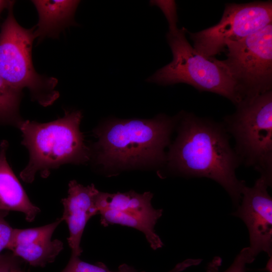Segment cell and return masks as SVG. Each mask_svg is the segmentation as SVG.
<instances>
[{
	"label": "cell",
	"mask_w": 272,
	"mask_h": 272,
	"mask_svg": "<svg viewBox=\"0 0 272 272\" xmlns=\"http://www.w3.org/2000/svg\"><path fill=\"white\" fill-rule=\"evenodd\" d=\"M178 118V135L166 156L168 166L186 176L216 181L238 206L245 183L236 177L240 161L224 126L192 113L182 112Z\"/></svg>",
	"instance_id": "obj_1"
},
{
	"label": "cell",
	"mask_w": 272,
	"mask_h": 272,
	"mask_svg": "<svg viewBox=\"0 0 272 272\" xmlns=\"http://www.w3.org/2000/svg\"><path fill=\"white\" fill-rule=\"evenodd\" d=\"M177 117L113 120L96 129L98 162L105 167L127 168L162 163Z\"/></svg>",
	"instance_id": "obj_2"
},
{
	"label": "cell",
	"mask_w": 272,
	"mask_h": 272,
	"mask_svg": "<svg viewBox=\"0 0 272 272\" xmlns=\"http://www.w3.org/2000/svg\"><path fill=\"white\" fill-rule=\"evenodd\" d=\"M160 2L158 6L168 23L166 38L173 58L146 81L164 86L187 84L198 91L222 96L237 105L241 100L235 83L221 60L207 57L196 50L186 37L187 30L177 27L175 3Z\"/></svg>",
	"instance_id": "obj_3"
},
{
	"label": "cell",
	"mask_w": 272,
	"mask_h": 272,
	"mask_svg": "<svg viewBox=\"0 0 272 272\" xmlns=\"http://www.w3.org/2000/svg\"><path fill=\"white\" fill-rule=\"evenodd\" d=\"M80 111H67L64 115L47 123L21 121L22 144L28 149L29 161L20 178L31 183L36 174L47 177L50 171L66 163L80 164L89 160V152L80 130Z\"/></svg>",
	"instance_id": "obj_4"
},
{
	"label": "cell",
	"mask_w": 272,
	"mask_h": 272,
	"mask_svg": "<svg viewBox=\"0 0 272 272\" xmlns=\"http://www.w3.org/2000/svg\"><path fill=\"white\" fill-rule=\"evenodd\" d=\"M12 1L0 30V76L13 88L28 89L32 99L41 105H50L58 98L57 80L38 74L32 59L35 26L28 29L16 21Z\"/></svg>",
	"instance_id": "obj_5"
},
{
	"label": "cell",
	"mask_w": 272,
	"mask_h": 272,
	"mask_svg": "<svg viewBox=\"0 0 272 272\" xmlns=\"http://www.w3.org/2000/svg\"><path fill=\"white\" fill-rule=\"evenodd\" d=\"M224 125L235 141L240 162L272 180V91L241 101Z\"/></svg>",
	"instance_id": "obj_6"
},
{
	"label": "cell",
	"mask_w": 272,
	"mask_h": 272,
	"mask_svg": "<svg viewBox=\"0 0 272 272\" xmlns=\"http://www.w3.org/2000/svg\"><path fill=\"white\" fill-rule=\"evenodd\" d=\"M226 49V59L221 61L235 83L240 102L271 91L272 23Z\"/></svg>",
	"instance_id": "obj_7"
},
{
	"label": "cell",
	"mask_w": 272,
	"mask_h": 272,
	"mask_svg": "<svg viewBox=\"0 0 272 272\" xmlns=\"http://www.w3.org/2000/svg\"><path fill=\"white\" fill-rule=\"evenodd\" d=\"M271 22V1L228 4L216 25L188 33L196 50L207 57H213L226 50L228 44L245 38Z\"/></svg>",
	"instance_id": "obj_8"
},
{
	"label": "cell",
	"mask_w": 272,
	"mask_h": 272,
	"mask_svg": "<svg viewBox=\"0 0 272 272\" xmlns=\"http://www.w3.org/2000/svg\"><path fill=\"white\" fill-rule=\"evenodd\" d=\"M153 196L150 192L140 194L132 190L116 193L100 192L101 224L104 227L117 224L133 228L144 234L153 249L161 248L163 243L154 227L163 210L153 207Z\"/></svg>",
	"instance_id": "obj_9"
},
{
	"label": "cell",
	"mask_w": 272,
	"mask_h": 272,
	"mask_svg": "<svg viewBox=\"0 0 272 272\" xmlns=\"http://www.w3.org/2000/svg\"><path fill=\"white\" fill-rule=\"evenodd\" d=\"M271 181L260 175L254 185H244L241 191L242 202L233 214L246 224L249 234L250 254L254 258L260 252L272 253V198L267 187Z\"/></svg>",
	"instance_id": "obj_10"
},
{
	"label": "cell",
	"mask_w": 272,
	"mask_h": 272,
	"mask_svg": "<svg viewBox=\"0 0 272 272\" xmlns=\"http://www.w3.org/2000/svg\"><path fill=\"white\" fill-rule=\"evenodd\" d=\"M61 218L45 226L25 229H14L8 248L12 254L33 266L43 267L52 262L63 248V242L52 240Z\"/></svg>",
	"instance_id": "obj_11"
},
{
	"label": "cell",
	"mask_w": 272,
	"mask_h": 272,
	"mask_svg": "<svg viewBox=\"0 0 272 272\" xmlns=\"http://www.w3.org/2000/svg\"><path fill=\"white\" fill-rule=\"evenodd\" d=\"M100 192L93 184L84 186L76 180L69 184L68 195L61 200L64 210L61 219L68 226L67 240L72 255L80 256L83 252L81 238L88 221L99 214Z\"/></svg>",
	"instance_id": "obj_12"
},
{
	"label": "cell",
	"mask_w": 272,
	"mask_h": 272,
	"mask_svg": "<svg viewBox=\"0 0 272 272\" xmlns=\"http://www.w3.org/2000/svg\"><path fill=\"white\" fill-rule=\"evenodd\" d=\"M8 143L0 144V212L17 211L24 214L28 222H32L40 209L29 199L7 159Z\"/></svg>",
	"instance_id": "obj_13"
},
{
	"label": "cell",
	"mask_w": 272,
	"mask_h": 272,
	"mask_svg": "<svg viewBox=\"0 0 272 272\" xmlns=\"http://www.w3.org/2000/svg\"><path fill=\"white\" fill-rule=\"evenodd\" d=\"M38 15L34 34L38 41L46 37L56 38L65 28L76 25L74 16L79 1H32Z\"/></svg>",
	"instance_id": "obj_14"
},
{
	"label": "cell",
	"mask_w": 272,
	"mask_h": 272,
	"mask_svg": "<svg viewBox=\"0 0 272 272\" xmlns=\"http://www.w3.org/2000/svg\"><path fill=\"white\" fill-rule=\"evenodd\" d=\"M21 92L9 85L0 76V123H16L19 118Z\"/></svg>",
	"instance_id": "obj_15"
},
{
	"label": "cell",
	"mask_w": 272,
	"mask_h": 272,
	"mask_svg": "<svg viewBox=\"0 0 272 272\" xmlns=\"http://www.w3.org/2000/svg\"><path fill=\"white\" fill-rule=\"evenodd\" d=\"M61 272H145L138 271L132 266L122 264L117 271L110 270L101 262L91 264L82 260L78 256L71 255L70 259L65 267Z\"/></svg>",
	"instance_id": "obj_16"
},
{
	"label": "cell",
	"mask_w": 272,
	"mask_h": 272,
	"mask_svg": "<svg viewBox=\"0 0 272 272\" xmlns=\"http://www.w3.org/2000/svg\"><path fill=\"white\" fill-rule=\"evenodd\" d=\"M254 259L250 254L248 247L244 248L236 257L230 267L222 272H245L246 265L253 262ZM221 262L220 257H215L208 265L207 272H221L220 267Z\"/></svg>",
	"instance_id": "obj_17"
},
{
	"label": "cell",
	"mask_w": 272,
	"mask_h": 272,
	"mask_svg": "<svg viewBox=\"0 0 272 272\" xmlns=\"http://www.w3.org/2000/svg\"><path fill=\"white\" fill-rule=\"evenodd\" d=\"M8 213L7 212H0V256L4 249H8L14 230L5 219Z\"/></svg>",
	"instance_id": "obj_18"
},
{
	"label": "cell",
	"mask_w": 272,
	"mask_h": 272,
	"mask_svg": "<svg viewBox=\"0 0 272 272\" xmlns=\"http://www.w3.org/2000/svg\"><path fill=\"white\" fill-rule=\"evenodd\" d=\"M20 258L12 254H3L0 256V272H13L20 267Z\"/></svg>",
	"instance_id": "obj_19"
},
{
	"label": "cell",
	"mask_w": 272,
	"mask_h": 272,
	"mask_svg": "<svg viewBox=\"0 0 272 272\" xmlns=\"http://www.w3.org/2000/svg\"><path fill=\"white\" fill-rule=\"evenodd\" d=\"M198 263L199 261L198 259H187L182 262L179 263L172 269L167 272H181L190 266L196 265Z\"/></svg>",
	"instance_id": "obj_20"
},
{
	"label": "cell",
	"mask_w": 272,
	"mask_h": 272,
	"mask_svg": "<svg viewBox=\"0 0 272 272\" xmlns=\"http://www.w3.org/2000/svg\"><path fill=\"white\" fill-rule=\"evenodd\" d=\"M12 1H2L0 0V15L5 9L9 8Z\"/></svg>",
	"instance_id": "obj_21"
},
{
	"label": "cell",
	"mask_w": 272,
	"mask_h": 272,
	"mask_svg": "<svg viewBox=\"0 0 272 272\" xmlns=\"http://www.w3.org/2000/svg\"><path fill=\"white\" fill-rule=\"evenodd\" d=\"M13 272H24L22 270H21L20 268V267H18V268H16V269H15Z\"/></svg>",
	"instance_id": "obj_22"
}]
</instances>
